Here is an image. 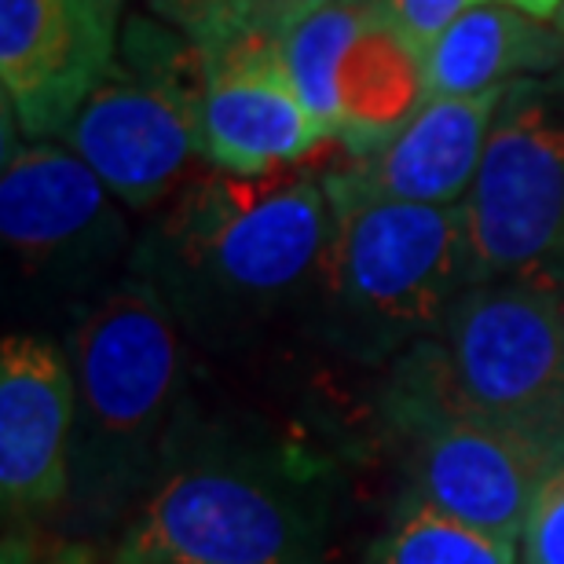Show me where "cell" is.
I'll list each match as a JSON object with an SVG mask.
<instances>
[{
  "label": "cell",
  "mask_w": 564,
  "mask_h": 564,
  "mask_svg": "<svg viewBox=\"0 0 564 564\" xmlns=\"http://www.w3.org/2000/svg\"><path fill=\"white\" fill-rule=\"evenodd\" d=\"M323 180L334 246L315 330L356 364L400 359L436 337L469 290L462 209L378 198L337 165Z\"/></svg>",
  "instance_id": "2"
},
{
  "label": "cell",
  "mask_w": 564,
  "mask_h": 564,
  "mask_svg": "<svg viewBox=\"0 0 564 564\" xmlns=\"http://www.w3.org/2000/svg\"><path fill=\"white\" fill-rule=\"evenodd\" d=\"M506 4H510V0H506Z\"/></svg>",
  "instance_id": "26"
},
{
  "label": "cell",
  "mask_w": 564,
  "mask_h": 564,
  "mask_svg": "<svg viewBox=\"0 0 564 564\" xmlns=\"http://www.w3.org/2000/svg\"><path fill=\"white\" fill-rule=\"evenodd\" d=\"M510 4H517L521 11H528V15L535 19H557V11L564 8V0H510Z\"/></svg>",
  "instance_id": "21"
},
{
  "label": "cell",
  "mask_w": 564,
  "mask_h": 564,
  "mask_svg": "<svg viewBox=\"0 0 564 564\" xmlns=\"http://www.w3.org/2000/svg\"><path fill=\"white\" fill-rule=\"evenodd\" d=\"M180 334L176 315L140 275L115 282L77 323L70 488L93 510H115L169 466V429L184 381Z\"/></svg>",
  "instance_id": "4"
},
{
  "label": "cell",
  "mask_w": 564,
  "mask_h": 564,
  "mask_svg": "<svg viewBox=\"0 0 564 564\" xmlns=\"http://www.w3.org/2000/svg\"><path fill=\"white\" fill-rule=\"evenodd\" d=\"M110 4H115V8H126V0H110Z\"/></svg>",
  "instance_id": "25"
},
{
  "label": "cell",
  "mask_w": 564,
  "mask_h": 564,
  "mask_svg": "<svg viewBox=\"0 0 564 564\" xmlns=\"http://www.w3.org/2000/svg\"><path fill=\"white\" fill-rule=\"evenodd\" d=\"M77 433L74 367L37 334L0 345V499L11 513L48 510L70 491Z\"/></svg>",
  "instance_id": "12"
},
{
  "label": "cell",
  "mask_w": 564,
  "mask_h": 564,
  "mask_svg": "<svg viewBox=\"0 0 564 564\" xmlns=\"http://www.w3.org/2000/svg\"><path fill=\"white\" fill-rule=\"evenodd\" d=\"M564 70V33L506 0H480L425 48L429 96H477Z\"/></svg>",
  "instance_id": "14"
},
{
  "label": "cell",
  "mask_w": 564,
  "mask_h": 564,
  "mask_svg": "<svg viewBox=\"0 0 564 564\" xmlns=\"http://www.w3.org/2000/svg\"><path fill=\"white\" fill-rule=\"evenodd\" d=\"M375 4L378 0H334L282 37V59L297 85V96L330 143L341 137V99H337L341 59Z\"/></svg>",
  "instance_id": "16"
},
{
  "label": "cell",
  "mask_w": 564,
  "mask_h": 564,
  "mask_svg": "<svg viewBox=\"0 0 564 564\" xmlns=\"http://www.w3.org/2000/svg\"><path fill=\"white\" fill-rule=\"evenodd\" d=\"M326 4L334 0H147V11L202 52H220L239 41H282Z\"/></svg>",
  "instance_id": "17"
},
{
  "label": "cell",
  "mask_w": 564,
  "mask_h": 564,
  "mask_svg": "<svg viewBox=\"0 0 564 564\" xmlns=\"http://www.w3.org/2000/svg\"><path fill=\"white\" fill-rule=\"evenodd\" d=\"M209 55L202 154L231 176H268L330 147L282 59V41H239Z\"/></svg>",
  "instance_id": "11"
},
{
  "label": "cell",
  "mask_w": 564,
  "mask_h": 564,
  "mask_svg": "<svg viewBox=\"0 0 564 564\" xmlns=\"http://www.w3.org/2000/svg\"><path fill=\"white\" fill-rule=\"evenodd\" d=\"M326 173H195L132 246L180 330L206 348H246L286 323L315 326L334 246Z\"/></svg>",
  "instance_id": "1"
},
{
  "label": "cell",
  "mask_w": 564,
  "mask_h": 564,
  "mask_svg": "<svg viewBox=\"0 0 564 564\" xmlns=\"http://www.w3.org/2000/svg\"><path fill=\"white\" fill-rule=\"evenodd\" d=\"M4 564H85V561H82V554H77V550H74V554H63V557H48V561H44V557H26V550H19V554H15V550L8 546Z\"/></svg>",
  "instance_id": "22"
},
{
  "label": "cell",
  "mask_w": 564,
  "mask_h": 564,
  "mask_svg": "<svg viewBox=\"0 0 564 564\" xmlns=\"http://www.w3.org/2000/svg\"><path fill=\"white\" fill-rule=\"evenodd\" d=\"M330 469L286 447L169 462L126 546L147 564H323Z\"/></svg>",
  "instance_id": "3"
},
{
  "label": "cell",
  "mask_w": 564,
  "mask_h": 564,
  "mask_svg": "<svg viewBox=\"0 0 564 564\" xmlns=\"http://www.w3.org/2000/svg\"><path fill=\"white\" fill-rule=\"evenodd\" d=\"M110 0H0L4 110L22 137L59 140L118 59Z\"/></svg>",
  "instance_id": "10"
},
{
  "label": "cell",
  "mask_w": 564,
  "mask_h": 564,
  "mask_svg": "<svg viewBox=\"0 0 564 564\" xmlns=\"http://www.w3.org/2000/svg\"><path fill=\"white\" fill-rule=\"evenodd\" d=\"M408 400L510 422L564 444V297L543 282H480L411 348Z\"/></svg>",
  "instance_id": "6"
},
{
  "label": "cell",
  "mask_w": 564,
  "mask_h": 564,
  "mask_svg": "<svg viewBox=\"0 0 564 564\" xmlns=\"http://www.w3.org/2000/svg\"><path fill=\"white\" fill-rule=\"evenodd\" d=\"M477 4L480 0H386V8H389V15L397 19V26L408 33L422 52Z\"/></svg>",
  "instance_id": "20"
},
{
  "label": "cell",
  "mask_w": 564,
  "mask_h": 564,
  "mask_svg": "<svg viewBox=\"0 0 564 564\" xmlns=\"http://www.w3.org/2000/svg\"><path fill=\"white\" fill-rule=\"evenodd\" d=\"M400 414L414 429L411 499L488 539L521 543L539 488L564 462L561 440L414 400Z\"/></svg>",
  "instance_id": "9"
},
{
  "label": "cell",
  "mask_w": 564,
  "mask_h": 564,
  "mask_svg": "<svg viewBox=\"0 0 564 564\" xmlns=\"http://www.w3.org/2000/svg\"><path fill=\"white\" fill-rule=\"evenodd\" d=\"M554 26H557V30H561V33H564V8H561V11H557V19H554Z\"/></svg>",
  "instance_id": "24"
},
{
  "label": "cell",
  "mask_w": 564,
  "mask_h": 564,
  "mask_svg": "<svg viewBox=\"0 0 564 564\" xmlns=\"http://www.w3.org/2000/svg\"><path fill=\"white\" fill-rule=\"evenodd\" d=\"M458 209L469 286H564V70L510 85Z\"/></svg>",
  "instance_id": "7"
},
{
  "label": "cell",
  "mask_w": 564,
  "mask_h": 564,
  "mask_svg": "<svg viewBox=\"0 0 564 564\" xmlns=\"http://www.w3.org/2000/svg\"><path fill=\"white\" fill-rule=\"evenodd\" d=\"M370 564H521V557L517 546L473 532L411 499L378 539Z\"/></svg>",
  "instance_id": "18"
},
{
  "label": "cell",
  "mask_w": 564,
  "mask_h": 564,
  "mask_svg": "<svg viewBox=\"0 0 564 564\" xmlns=\"http://www.w3.org/2000/svg\"><path fill=\"white\" fill-rule=\"evenodd\" d=\"M209 55L162 19L132 15L110 63L59 143H66L126 209L180 195L202 154Z\"/></svg>",
  "instance_id": "5"
},
{
  "label": "cell",
  "mask_w": 564,
  "mask_h": 564,
  "mask_svg": "<svg viewBox=\"0 0 564 564\" xmlns=\"http://www.w3.org/2000/svg\"><path fill=\"white\" fill-rule=\"evenodd\" d=\"M337 99H341L337 147H345L348 158L378 151L429 99L425 52L397 26L386 0L370 8L356 41L348 44L337 74Z\"/></svg>",
  "instance_id": "15"
},
{
  "label": "cell",
  "mask_w": 564,
  "mask_h": 564,
  "mask_svg": "<svg viewBox=\"0 0 564 564\" xmlns=\"http://www.w3.org/2000/svg\"><path fill=\"white\" fill-rule=\"evenodd\" d=\"M510 88L477 96H429L397 137L337 169L378 198L455 209L484 162L495 115Z\"/></svg>",
  "instance_id": "13"
},
{
  "label": "cell",
  "mask_w": 564,
  "mask_h": 564,
  "mask_svg": "<svg viewBox=\"0 0 564 564\" xmlns=\"http://www.w3.org/2000/svg\"><path fill=\"white\" fill-rule=\"evenodd\" d=\"M0 235L15 272L41 290H85L129 250L107 184L66 143L30 140L4 154Z\"/></svg>",
  "instance_id": "8"
},
{
  "label": "cell",
  "mask_w": 564,
  "mask_h": 564,
  "mask_svg": "<svg viewBox=\"0 0 564 564\" xmlns=\"http://www.w3.org/2000/svg\"><path fill=\"white\" fill-rule=\"evenodd\" d=\"M115 564H147V561H143L140 554H132L129 546H121V554L115 557Z\"/></svg>",
  "instance_id": "23"
},
{
  "label": "cell",
  "mask_w": 564,
  "mask_h": 564,
  "mask_svg": "<svg viewBox=\"0 0 564 564\" xmlns=\"http://www.w3.org/2000/svg\"><path fill=\"white\" fill-rule=\"evenodd\" d=\"M517 557L521 564H564V462L550 469L535 495Z\"/></svg>",
  "instance_id": "19"
}]
</instances>
